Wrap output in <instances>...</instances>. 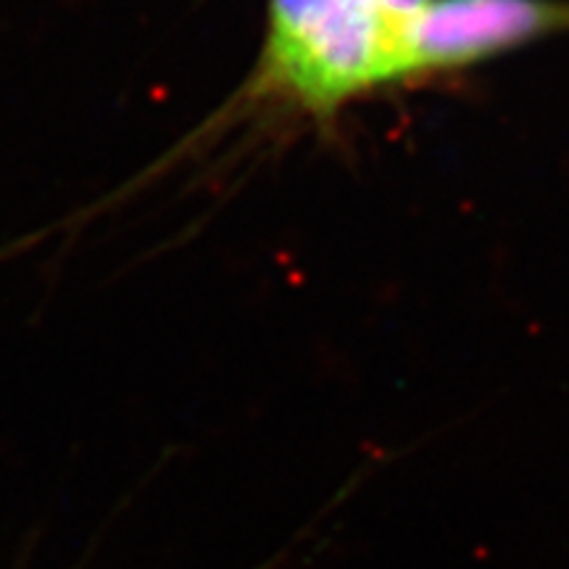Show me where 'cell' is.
Segmentation results:
<instances>
[{"mask_svg":"<svg viewBox=\"0 0 569 569\" xmlns=\"http://www.w3.org/2000/svg\"><path fill=\"white\" fill-rule=\"evenodd\" d=\"M398 13L382 0H269V32L248 106L315 117L398 80Z\"/></svg>","mask_w":569,"mask_h":569,"instance_id":"6da1fadb","label":"cell"},{"mask_svg":"<svg viewBox=\"0 0 569 569\" xmlns=\"http://www.w3.org/2000/svg\"><path fill=\"white\" fill-rule=\"evenodd\" d=\"M567 27L569 3L557 0H427L401 19L398 77L475 63Z\"/></svg>","mask_w":569,"mask_h":569,"instance_id":"7a4b0ae2","label":"cell"},{"mask_svg":"<svg viewBox=\"0 0 569 569\" xmlns=\"http://www.w3.org/2000/svg\"><path fill=\"white\" fill-rule=\"evenodd\" d=\"M382 3H386V9L398 13V17H407V13L417 11L419 6L427 3V0H382Z\"/></svg>","mask_w":569,"mask_h":569,"instance_id":"3957f363","label":"cell"}]
</instances>
